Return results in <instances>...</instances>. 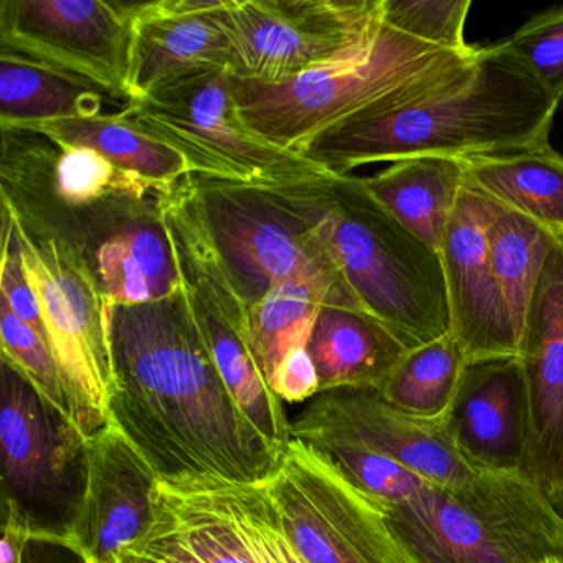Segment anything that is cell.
Instances as JSON below:
<instances>
[{
    "mask_svg": "<svg viewBox=\"0 0 563 563\" xmlns=\"http://www.w3.org/2000/svg\"><path fill=\"white\" fill-rule=\"evenodd\" d=\"M110 423L169 484H265L282 460L227 388L183 288L113 305Z\"/></svg>",
    "mask_w": 563,
    "mask_h": 563,
    "instance_id": "6da1fadb",
    "label": "cell"
},
{
    "mask_svg": "<svg viewBox=\"0 0 563 563\" xmlns=\"http://www.w3.org/2000/svg\"><path fill=\"white\" fill-rule=\"evenodd\" d=\"M555 103L506 42L433 93L394 110L355 118L306 144L301 156L338 176L410 157L451 159L549 144Z\"/></svg>",
    "mask_w": 563,
    "mask_h": 563,
    "instance_id": "7a4b0ae2",
    "label": "cell"
},
{
    "mask_svg": "<svg viewBox=\"0 0 563 563\" xmlns=\"http://www.w3.org/2000/svg\"><path fill=\"white\" fill-rule=\"evenodd\" d=\"M332 177L279 186L180 180L217 263L249 311L273 288L296 279L325 286L361 308L329 245Z\"/></svg>",
    "mask_w": 563,
    "mask_h": 563,
    "instance_id": "3957f363",
    "label": "cell"
},
{
    "mask_svg": "<svg viewBox=\"0 0 563 563\" xmlns=\"http://www.w3.org/2000/svg\"><path fill=\"white\" fill-rule=\"evenodd\" d=\"M479 48L441 51L384 24L357 54L285 84L236 78V101L256 134L299 154L339 124L433 93L470 67Z\"/></svg>",
    "mask_w": 563,
    "mask_h": 563,
    "instance_id": "277c9868",
    "label": "cell"
},
{
    "mask_svg": "<svg viewBox=\"0 0 563 563\" xmlns=\"http://www.w3.org/2000/svg\"><path fill=\"white\" fill-rule=\"evenodd\" d=\"M2 209L38 242H58L93 268L104 243L163 217L170 186L114 166L88 147L21 128H0Z\"/></svg>",
    "mask_w": 563,
    "mask_h": 563,
    "instance_id": "5b68a950",
    "label": "cell"
},
{
    "mask_svg": "<svg viewBox=\"0 0 563 563\" xmlns=\"http://www.w3.org/2000/svg\"><path fill=\"white\" fill-rule=\"evenodd\" d=\"M329 245L352 296L408 351L451 332L440 255L398 223L362 177H332Z\"/></svg>",
    "mask_w": 563,
    "mask_h": 563,
    "instance_id": "8992f818",
    "label": "cell"
},
{
    "mask_svg": "<svg viewBox=\"0 0 563 563\" xmlns=\"http://www.w3.org/2000/svg\"><path fill=\"white\" fill-rule=\"evenodd\" d=\"M411 563H540L563 553V517L523 473H487L428 487L385 510Z\"/></svg>",
    "mask_w": 563,
    "mask_h": 563,
    "instance_id": "52a82bcc",
    "label": "cell"
},
{
    "mask_svg": "<svg viewBox=\"0 0 563 563\" xmlns=\"http://www.w3.org/2000/svg\"><path fill=\"white\" fill-rule=\"evenodd\" d=\"M120 113L137 131L176 151L189 176L279 186L331 174L301 154L275 146L245 123L230 70L174 78L128 101Z\"/></svg>",
    "mask_w": 563,
    "mask_h": 563,
    "instance_id": "ba28073f",
    "label": "cell"
},
{
    "mask_svg": "<svg viewBox=\"0 0 563 563\" xmlns=\"http://www.w3.org/2000/svg\"><path fill=\"white\" fill-rule=\"evenodd\" d=\"M2 212L11 217L14 225L22 266L60 371L68 417L90 440L110 424L113 302L84 256L64 243L32 239L9 210Z\"/></svg>",
    "mask_w": 563,
    "mask_h": 563,
    "instance_id": "9c48e42d",
    "label": "cell"
},
{
    "mask_svg": "<svg viewBox=\"0 0 563 563\" xmlns=\"http://www.w3.org/2000/svg\"><path fill=\"white\" fill-rule=\"evenodd\" d=\"M114 563H309L265 484L157 481L154 514Z\"/></svg>",
    "mask_w": 563,
    "mask_h": 563,
    "instance_id": "30bf717a",
    "label": "cell"
},
{
    "mask_svg": "<svg viewBox=\"0 0 563 563\" xmlns=\"http://www.w3.org/2000/svg\"><path fill=\"white\" fill-rule=\"evenodd\" d=\"M384 0H232V74L285 84L367 47Z\"/></svg>",
    "mask_w": 563,
    "mask_h": 563,
    "instance_id": "8fae6325",
    "label": "cell"
},
{
    "mask_svg": "<svg viewBox=\"0 0 563 563\" xmlns=\"http://www.w3.org/2000/svg\"><path fill=\"white\" fill-rule=\"evenodd\" d=\"M266 487L309 563H411L385 510L305 441L291 438Z\"/></svg>",
    "mask_w": 563,
    "mask_h": 563,
    "instance_id": "7c38bea8",
    "label": "cell"
},
{
    "mask_svg": "<svg viewBox=\"0 0 563 563\" xmlns=\"http://www.w3.org/2000/svg\"><path fill=\"white\" fill-rule=\"evenodd\" d=\"M136 2L0 0V54L64 71L130 101Z\"/></svg>",
    "mask_w": 563,
    "mask_h": 563,
    "instance_id": "4fadbf2b",
    "label": "cell"
},
{
    "mask_svg": "<svg viewBox=\"0 0 563 563\" xmlns=\"http://www.w3.org/2000/svg\"><path fill=\"white\" fill-rule=\"evenodd\" d=\"M292 438L306 443L349 444L390 457L437 486L457 489L474 471L457 453L446 417H413L374 388L322 391L291 421Z\"/></svg>",
    "mask_w": 563,
    "mask_h": 563,
    "instance_id": "5bb4252c",
    "label": "cell"
},
{
    "mask_svg": "<svg viewBox=\"0 0 563 563\" xmlns=\"http://www.w3.org/2000/svg\"><path fill=\"white\" fill-rule=\"evenodd\" d=\"M499 202L464 186L441 242L451 332L467 362L519 357V335L490 265L487 229Z\"/></svg>",
    "mask_w": 563,
    "mask_h": 563,
    "instance_id": "9a60e30c",
    "label": "cell"
},
{
    "mask_svg": "<svg viewBox=\"0 0 563 563\" xmlns=\"http://www.w3.org/2000/svg\"><path fill=\"white\" fill-rule=\"evenodd\" d=\"M157 474L113 423L87 440L85 484L58 547L81 563H114L154 514Z\"/></svg>",
    "mask_w": 563,
    "mask_h": 563,
    "instance_id": "2e32d148",
    "label": "cell"
},
{
    "mask_svg": "<svg viewBox=\"0 0 563 563\" xmlns=\"http://www.w3.org/2000/svg\"><path fill=\"white\" fill-rule=\"evenodd\" d=\"M0 441L4 499L21 509L24 503H60L68 477L85 467L87 438L4 361Z\"/></svg>",
    "mask_w": 563,
    "mask_h": 563,
    "instance_id": "e0dca14e",
    "label": "cell"
},
{
    "mask_svg": "<svg viewBox=\"0 0 563 563\" xmlns=\"http://www.w3.org/2000/svg\"><path fill=\"white\" fill-rule=\"evenodd\" d=\"M529 398L523 473L553 493L563 470V240L547 260L519 339Z\"/></svg>",
    "mask_w": 563,
    "mask_h": 563,
    "instance_id": "ac0fdd59",
    "label": "cell"
},
{
    "mask_svg": "<svg viewBox=\"0 0 563 563\" xmlns=\"http://www.w3.org/2000/svg\"><path fill=\"white\" fill-rule=\"evenodd\" d=\"M446 421L457 453L474 471L523 473L529 398L520 358L467 362Z\"/></svg>",
    "mask_w": 563,
    "mask_h": 563,
    "instance_id": "d6986e66",
    "label": "cell"
},
{
    "mask_svg": "<svg viewBox=\"0 0 563 563\" xmlns=\"http://www.w3.org/2000/svg\"><path fill=\"white\" fill-rule=\"evenodd\" d=\"M232 0L136 2L130 100L184 75L230 70Z\"/></svg>",
    "mask_w": 563,
    "mask_h": 563,
    "instance_id": "ffe728a7",
    "label": "cell"
},
{
    "mask_svg": "<svg viewBox=\"0 0 563 563\" xmlns=\"http://www.w3.org/2000/svg\"><path fill=\"white\" fill-rule=\"evenodd\" d=\"M308 352L319 378V394L338 388L382 390L408 349L361 308L322 306Z\"/></svg>",
    "mask_w": 563,
    "mask_h": 563,
    "instance_id": "44dd1931",
    "label": "cell"
},
{
    "mask_svg": "<svg viewBox=\"0 0 563 563\" xmlns=\"http://www.w3.org/2000/svg\"><path fill=\"white\" fill-rule=\"evenodd\" d=\"M183 292L233 400L253 427L283 454L292 438L291 421L286 417L283 401L263 377L245 332L184 279Z\"/></svg>",
    "mask_w": 563,
    "mask_h": 563,
    "instance_id": "7402d4cb",
    "label": "cell"
},
{
    "mask_svg": "<svg viewBox=\"0 0 563 563\" xmlns=\"http://www.w3.org/2000/svg\"><path fill=\"white\" fill-rule=\"evenodd\" d=\"M362 179L368 192L398 223L440 252L448 223L466 186L463 161L410 157Z\"/></svg>",
    "mask_w": 563,
    "mask_h": 563,
    "instance_id": "603a6c76",
    "label": "cell"
},
{
    "mask_svg": "<svg viewBox=\"0 0 563 563\" xmlns=\"http://www.w3.org/2000/svg\"><path fill=\"white\" fill-rule=\"evenodd\" d=\"M461 161L467 186L563 240V156L550 143Z\"/></svg>",
    "mask_w": 563,
    "mask_h": 563,
    "instance_id": "cb8c5ba5",
    "label": "cell"
},
{
    "mask_svg": "<svg viewBox=\"0 0 563 563\" xmlns=\"http://www.w3.org/2000/svg\"><path fill=\"white\" fill-rule=\"evenodd\" d=\"M93 272L113 305L161 301L183 288L163 217L140 223L104 243L95 256Z\"/></svg>",
    "mask_w": 563,
    "mask_h": 563,
    "instance_id": "d4e9b609",
    "label": "cell"
},
{
    "mask_svg": "<svg viewBox=\"0 0 563 563\" xmlns=\"http://www.w3.org/2000/svg\"><path fill=\"white\" fill-rule=\"evenodd\" d=\"M107 91L18 55L0 54V128L103 113Z\"/></svg>",
    "mask_w": 563,
    "mask_h": 563,
    "instance_id": "484cf974",
    "label": "cell"
},
{
    "mask_svg": "<svg viewBox=\"0 0 563 563\" xmlns=\"http://www.w3.org/2000/svg\"><path fill=\"white\" fill-rule=\"evenodd\" d=\"M19 128L58 143L97 151L120 169L159 186H173L189 176L186 161L176 151L137 131L121 113L44 121Z\"/></svg>",
    "mask_w": 563,
    "mask_h": 563,
    "instance_id": "4316f807",
    "label": "cell"
},
{
    "mask_svg": "<svg viewBox=\"0 0 563 563\" xmlns=\"http://www.w3.org/2000/svg\"><path fill=\"white\" fill-rule=\"evenodd\" d=\"M325 305L355 308L325 286L296 279L276 286L250 309L246 339L269 387L283 362L298 349H308L316 319Z\"/></svg>",
    "mask_w": 563,
    "mask_h": 563,
    "instance_id": "83f0119b",
    "label": "cell"
},
{
    "mask_svg": "<svg viewBox=\"0 0 563 563\" xmlns=\"http://www.w3.org/2000/svg\"><path fill=\"white\" fill-rule=\"evenodd\" d=\"M559 240L536 220L500 203L490 220L487 229L490 265L506 296L519 339L530 299Z\"/></svg>",
    "mask_w": 563,
    "mask_h": 563,
    "instance_id": "f1b7e54d",
    "label": "cell"
},
{
    "mask_svg": "<svg viewBox=\"0 0 563 563\" xmlns=\"http://www.w3.org/2000/svg\"><path fill=\"white\" fill-rule=\"evenodd\" d=\"M467 361L453 332L407 352L380 391L405 413L444 418L453 405Z\"/></svg>",
    "mask_w": 563,
    "mask_h": 563,
    "instance_id": "f546056e",
    "label": "cell"
},
{
    "mask_svg": "<svg viewBox=\"0 0 563 563\" xmlns=\"http://www.w3.org/2000/svg\"><path fill=\"white\" fill-rule=\"evenodd\" d=\"M306 443V441H305ZM382 509H394L417 499L433 483L398 461L349 444L306 443Z\"/></svg>",
    "mask_w": 563,
    "mask_h": 563,
    "instance_id": "4dcf8cb0",
    "label": "cell"
},
{
    "mask_svg": "<svg viewBox=\"0 0 563 563\" xmlns=\"http://www.w3.org/2000/svg\"><path fill=\"white\" fill-rule=\"evenodd\" d=\"M471 0H384V24L441 51L464 52Z\"/></svg>",
    "mask_w": 563,
    "mask_h": 563,
    "instance_id": "1f68e13d",
    "label": "cell"
},
{
    "mask_svg": "<svg viewBox=\"0 0 563 563\" xmlns=\"http://www.w3.org/2000/svg\"><path fill=\"white\" fill-rule=\"evenodd\" d=\"M0 335L2 361L21 372L58 413L70 420L60 371L47 339L25 324L4 302H0Z\"/></svg>",
    "mask_w": 563,
    "mask_h": 563,
    "instance_id": "d6a6232c",
    "label": "cell"
},
{
    "mask_svg": "<svg viewBox=\"0 0 563 563\" xmlns=\"http://www.w3.org/2000/svg\"><path fill=\"white\" fill-rule=\"evenodd\" d=\"M506 44L555 103L563 101V5L517 29Z\"/></svg>",
    "mask_w": 563,
    "mask_h": 563,
    "instance_id": "836d02e7",
    "label": "cell"
},
{
    "mask_svg": "<svg viewBox=\"0 0 563 563\" xmlns=\"http://www.w3.org/2000/svg\"><path fill=\"white\" fill-rule=\"evenodd\" d=\"M2 276H0V292L4 302L18 318L25 324L34 328L38 334L45 335L44 322H42L41 309L34 289L25 276L22 266L21 253H19L18 239H15L14 225L11 217L2 212Z\"/></svg>",
    "mask_w": 563,
    "mask_h": 563,
    "instance_id": "e575fe53",
    "label": "cell"
},
{
    "mask_svg": "<svg viewBox=\"0 0 563 563\" xmlns=\"http://www.w3.org/2000/svg\"><path fill=\"white\" fill-rule=\"evenodd\" d=\"M272 388L283 404H308L319 394L318 372L308 349H298L283 362Z\"/></svg>",
    "mask_w": 563,
    "mask_h": 563,
    "instance_id": "d590c367",
    "label": "cell"
},
{
    "mask_svg": "<svg viewBox=\"0 0 563 563\" xmlns=\"http://www.w3.org/2000/svg\"><path fill=\"white\" fill-rule=\"evenodd\" d=\"M34 526L14 500L4 499V529L0 542V563H25Z\"/></svg>",
    "mask_w": 563,
    "mask_h": 563,
    "instance_id": "8d00e7d4",
    "label": "cell"
},
{
    "mask_svg": "<svg viewBox=\"0 0 563 563\" xmlns=\"http://www.w3.org/2000/svg\"><path fill=\"white\" fill-rule=\"evenodd\" d=\"M550 503L553 504L556 510H559L560 516L563 517V470L562 476H560L559 484H556L555 489L549 496Z\"/></svg>",
    "mask_w": 563,
    "mask_h": 563,
    "instance_id": "74e56055",
    "label": "cell"
},
{
    "mask_svg": "<svg viewBox=\"0 0 563 563\" xmlns=\"http://www.w3.org/2000/svg\"><path fill=\"white\" fill-rule=\"evenodd\" d=\"M540 563H563V553H556V555L547 556V559L542 560Z\"/></svg>",
    "mask_w": 563,
    "mask_h": 563,
    "instance_id": "f35d334b",
    "label": "cell"
},
{
    "mask_svg": "<svg viewBox=\"0 0 563 563\" xmlns=\"http://www.w3.org/2000/svg\"><path fill=\"white\" fill-rule=\"evenodd\" d=\"M31 547V545H29ZM25 563H34V560H32L31 550L27 549V553H25Z\"/></svg>",
    "mask_w": 563,
    "mask_h": 563,
    "instance_id": "ab89813d",
    "label": "cell"
}]
</instances>
